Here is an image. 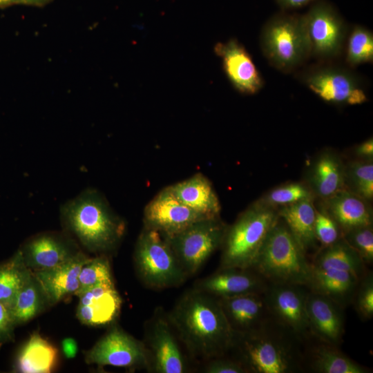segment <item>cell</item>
<instances>
[{
    "mask_svg": "<svg viewBox=\"0 0 373 373\" xmlns=\"http://www.w3.org/2000/svg\"><path fill=\"white\" fill-rule=\"evenodd\" d=\"M166 314L191 357L205 361L229 352L233 332L218 298L192 287Z\"/></svg>",
    "mask_w": 373,
    "mask_h": 373,
    "instance_id": "6da1fadb",
    "label": "cell"
},
{
    "mask_svg": "<svg viewBox=\"0 0 373 373\" xmlns=\"http://www.w3.org/2000/svg\"><path fill=\"white\" fill-rule=\"evenodd\" d=\"M65 230L90 252L106 255L119 245L126 222L97 189L88 188L60 207Z\"/></svg>",
    "mask_w": 373,
    "mask_h": 373,
    "instance_id": "7a4b0ae2",
    "label": "cell"
},
{
    "mask_svg": "<svg viewBox=\"0 0 373 373\" xmlns=\"http://www.w3.org/2000/svg\"><path fill=\"white\" fill-rule=\"evenodd\" d=\"M270 321L249 332H233L229 352L247 373L297 372L300 370L298 354L284 335L271 330Z\"/></svg>",
    "mask_w": 373,
    "mask_h": 373,
    "instance_id": "3957f363",
    "label": "cell"
},
{
    "mask_svg": "<svg viewBox=\"0 0 373 373\" xmlns=\"http://www.w3.org/2000/svg\"><path fill=\"white\" fill-rule=\"evenodd\" d=\"M279 218L277 209L260 200L227 226L219 268H251L269 231Z\"/></svg>",
    "mask_w": 373,
    "mask_h": 373,
    "instance_id": "277c9868",
    "label": "cell"
},
{
    "mask_svg": "<svg viewBox=\"0 0 373 373\" xmlns=\"http://www.w3.org/2000/svg\"><path fill=\"white\" fill-rule=\"evenodd\" d=\"M268 283L308 287L311 263L283 220L278 218L267 235L251 267Z\"/></svg>",
    "mask_w": 373,
    "mask_h": 373,
    "instance_id": "5b68a950",
    "label": "cell"
},
{
    "mask_svg": "<svg viewBox=\"0 0 373 373\" xmlns=\"http://www.w3.org/2000/svg\"><path fill=\"white\" fill-rule=\"evenodd\" d=\"M260 44L269 64L285 73L310 58L302 15L285 12L274 15L262 29Z\"/></svg>",
    "mask_w": 373,
    "mask_h": 373,
    "instance_id": "8992f818",
    "label": "cell"
},
{
    "mask_svg": "<svg viewBox=\"0 0 373 373\" xmlns=\"http://www.w3.org/2000/svg\"><path fill=\"white\" fill-rule=\"evenodd\" d=\"M133 260L138 278L148 288L178 287L188 278L164 237L144 227L135 243Z\"/></svg>",
    "mask_w": 373,
    "mask_h": 373,
    "instance_id": "52a82bcc",
    "label": "cell"
},
{
    "mask_svg": "<svg viewBox=\"0 0 373 373\" xmlns=\"http://www.w3.org/2000/svg\"><path fill=\"white\" fill-rule=\"evenodd\" d=\"M227 226L220 217L198 220L164 238L188 277L196 274L223 242Z\"/></svg>",
    "mask_w": 373,
    "mask_h": 373,
    "instance_id": "ba28073f",
    "label": "cell"
},
{
    "mask_svg": "<svg viewBox=\"0 0 373 373\" xmlns=\"http://www.w3.org/2000/svg\"><path fill=\"white\" fill-rule=\"evenodd\" d=\"M302 17L310 57L329 61L339 57L345 47L347 28L337 10L330 3L318 0Z\"/></svg>",
    "mask_w": 373,
    "mask_h": 373,
    "instance_id": "9c48e42d",
    "label": "cell"
},
{
    "mask_svg": "<svg viewBox=\"0 0 373 373\" xmlns=\"http://www.w3.org/2000/svg\"><path fill=\"white\" fill-rule=\"evenodd\" d=\"M150 360V371L155 373H184L188 371L181 342L167 314L155 309L144 325V341Z\"/></svg>",
    "mask_w": 373,
    "mask_h": 373,
    "instance_id": "30bf717a",
    "label": "cell"
},
{
    "mask_svg": "<svg viewBox=\"0 0 373 373\" xmlns=\"http://www.w3.org/2000/svg\"><path fill=\"white\" fill-rule=\"evenodd\" d=\"M300 79L323 100L336 104L356 105L367 99L359 78L350 70L331 65L308 68Z\"/></svg>",
    "mask_w": 373,
    "mask_h": 373,
    "instance_id": "8fae6325",
    "label": "cell"
},
{
    "mask_svg": "<svg viewBox=\"0 0 373 373\" xmlns=\"http://www.w3.org/2000/svg\"><path fill=\"white\" fill-rule=\"evenodd\" d=\"M88 364L150 371L149 356L143 341L118 327L110 329L85 354Z\"/></svg>",
    "mask_w": 373,
    "mask_h": 373,
    "instance_id": "7c38bea8",
    "label": "cell"
},
{
    "mask_svg": "<svg viewBox=\"0 0 373 373\" xmlns=\"http://www.w3.org/2000/svg\"><path fill=\"white\" fill-rule=\"evenodd\" d=\"M307 289L300 285L269 283L263 293L271 317L298 340L311 334L306 311Z\"/></svg>",
    "mask_w": 373,
    "mask_h": 373,
    "instance_id": "4fadbf2b",
    "label": "cell"
},
{
    "mask_svg": "<svg viewBox=\"0 0 373 373\" xmlns=\"http://www.w3.org/2000/svg\"><path fill=\"white\" fill-rule=\"evenodd\" d=\"M203 218H207L180 201L168 186L145 206L143 227L155 230L165 237L178 233Z\"/></svg>",
    "mask_w": 373,
    "mask_h": 373,
    "instance_id": "5bb4252c",
    "label": "cell"
},
{
    "mask_svg": "<svg viewBox=\"0 0 373 373\" xmlns=\"http://www.w3.org/2000/svg\"><path fill=\"white\" fill-rule=\"evenodd\" d=\"M19 249L32 272L52 268L81 251L71 237L56 232L39 233L30 238Z\"/></svg>",
    "mask_w": 373,
    "mask_h": 373,
    "instance_id": "9a60e30c",
    "label": "cell"
},
{
    "mask_svg": "<svg viewBox=\"0 0 373 373\" xmlns=\"http://www.w3.org/2000/svg\"><path fill=\"white\" fill-rule=\"evenodd\" d=\"M269 283L251 268H218L204 278L196 280L193 287L217 298L248 294H262Z\"/></svg>",
    "mask_w": 373,
    "mask_h": 373,
    "instance_id": "2e32d148",
    "label": "cell"
},
{
    "mask_svg": "<svg viewBox=\"0 0 373 373\" xmlns=\"http://www.w3.org/2000/svg\"><path fill=\"white\" fill-rule=\"evenodd\" d=\"M215 53L222 59L224 73L236 90L245 95H254L263 86V79L250 55L236 39L219 42Z\"/></svg>",
    "mask_w": 373,
    "mask_h": 373,
    "instance_id": "e0dca14e",
    "label": "cell"
},
{
    "mask_svg": "<svg viewBox=\"0 0 373 373\" xmlns=\"http://www.w3.org/2000/svg\"><path fill=\"white\" fill-rule=\"evenodd\" d=\"M343 308L327 296L309 289L306 311L311 334L323 343L337 347L344 333Z\"/></svg>",
    "mask_w": 373,
    "mask_h": 373,
    "instance_id": "ac0fdd59",
    "label": "cell"
},
{
    "mask_svg": "<svg viewBox=\"0 0 373 373\" xmlns=\"http://www.w3.org/2000/svg\"><path fill=\"white\" fill-rule=\"evenodd\" d=\"M79 303L76 316L84 325L105 326L118 316L122 298L114 283L93 287L77 296Z\"/></svg>",
    "mask_w": 373,
    "mask_h": 373,
    "instance_id": "d6986e66",
    "label": "cell"
},
{
    "mask_svg": "<svg viewBox=\"0 0 373 373\" xmlns=\"http://www.w3.org/2000/svg\"><path fill=\"white\" fill-rule=\"evenodd\" d=\"M218 299L233 332H249L261 327L271 320L263 293Z\"/></svg>",
    "mask_w": 373,
    "mask_h": 373,
    "instance_id": "ffe728a7",
    "label": "cell"
},
{
    "mask_svg": "<svg viewBox=\"0 0 373 373\" xmlns=\"http://www.w3.org/2000/svg\"><path fill=\"white\" fill-rule=\"evenodd\" d=\"M89 259L80 251L71 258L52 268L32 272L41 284L50 305L75 295L79 288L80 270Z\"/></svg>",
    "mask_w": 373,
    "mask_h": 373,
    "instance_id": "44dd1931",
    "label": "cell"
},
{
    "mask_svg": "<svg viewBox=\"0 0 373 373\" xmlns=\"http://www.w3.org/2000/svg\"><path fill=\"white\" fill-rule=\"evenodd\" d=\"M323 201L322 209L336 222L342 234L352 229L372 225V210L367 200L347 189Z\"/></svg>",
    "mask_w": 373,
    "mask_h": 373,
    "instance_id": "7402d4cb",
    "label": "cell"
},
{
    "mask_svg": "<svg viewBox=\"0 0 373 373\" xmlns=\"http://www.w3.org/2000/svg\"><path fill=\"white\" fill-rule=\"evenodd\" d=\"M176 198L195 212L207 217H220L221 204L211 182L202 173L169 186Z\"/></svg>",
    "mask_w": 373,
    "mask_h": 373,
    "instance_id": "603a6c76",
    "label": "cell"
},
{
    "mask_svg": "<svg viewBox=\"0 0 373 373\" xmlns=\"http://www.w3.org/2000/svg\"><path fill=\"white\" fill-rule=\"evenodd\" d=\"M345 165L335 153L325 151L312 164L307 174L308 186L323 200L345 189Z\"/></svg>",
    "mask_w": 373,
    "mask_h": 373,
    "instance_id": "cb8c5ba5",
    "label": "cell"
},
{
    "mask_svg": "<svg viewBox=\"0 0 373 373\" xmlns=\"http://www.w3.org/2000/svg\"><path fill=\"white\" fill-rule=\"evenodd\" d=\"M361 279L353 272L343 269L312 267L311 281L307 288L327 296L344 307L352 302Z\"/></svg>",
    "mask_w": 373,
    "mask_h": 373,
    "instance_id": "d4e9b609",
    "label": "cell"
},
{
    "mask_svg": "<svg viewBox=\"0 0 373 373\" xmlns=\"http://www.w3.org/2000/svg\"><path fill=\"white\" fill-rule=\"evenodd\" d=\"M278 213L302 249L307 251L316 247L315 220L316 209L314 198L305 199L277 209Z\"/></svg>",
    "mask_w": 373,
    "mask_h": 373,
    "instance_id": "484cf974",
    "label": "cell"
},
{
    "mask_svg": "<svg viewBox=\"0 0 373 373\" xmlns=\"http://www.w3.org/2000/svg\"><path fill=\"white\" fill-rule=\"evenodd\" d=\"M57 361V347L38 332H34L19 350L14 369L20 373H49Z\"/></svg>",
    "mask_w": 373,
    "mask_h": 373,
    "instance_id": "4316f807",
    "label": "cell"
},
{
    "mask_svg": "<svg viewBox=\"0 0 373 373\" xmlns=\"http://www.w3.org/2000/svg\"><path fill=\"white\" fill-rule=\"evenodd\" d=\"M310 263L313 268L347 270L361 278L366 274L365 262L343 238L329 246L321 247Z\"/></svg>",
    "mask_w": 373,
    "mask_h": 373,
    "instance_id": "83f0119b",
    "label": "cell"
},
{
    "mask_svg": "<svg viewBox=\"0 0 373 373\" xmlns=\"http://www.w3.org/2000/svg\"><path fill=\"white\" fill-rule=\"evenodd\" d=\"M50 305L37 278L32 273L16 295L10 310L16 326L23 324Z\"/></svg>",
    "mask_w": 373,
    "mask_h": 373,
    "instance_id": "f1b7e54d",
    "label": "cell"
},
{
    "mask_svg": "<svg viewBox=\"0 0 373 373\" xmlns=\"http://www.w3.org/2000/svg\"><path fill=\"white\" fill-rule=\"evenodd\" d=\"M32 273L25 263L20 249L0 263V302L10 309L16 295Z\"/></svg>",
    "mask_w": 373,
    "mask_h": 373,
    "instance_id": "f546056e",
    "label": "cell"
},
{
    "mask_svg": "<svg viewBox=\"0 0 373 373\" xmlns=\"http://www.w3.org/2000/svg\"><path fill=\"white\" fill-rule=\"evenodd\" d=\"M311 367L319 373H366L367 368L355 362L336 346L323 343L312 354Z\"/></svg>",
    "mask_w": 373,
    "mask_h": 373,
    "instance_id": "4dcf8cb0",
    "label": "cell"
},
{
    "mask_svg": "<svg viewBox=\"0 0 373 373\" xmlns=\"http://www.w3.org/2000/svg\"><path fill=\"white\" fill-rule=\"evenodd\" d=\"M345 189L363 199L373 198L372 160L353 161L345 165Z\"/></svg>",
    "mask_w": 373,
    "mask_h": 373,
    "instance_id": "1f68e13d",
    "label": "cell"
},
{
    "mask_svg": "<svg viewBox=\"0 0 373 373\" xmlns=\"http://www.w3.org/2000/svg\"><path fill=\"white\" fill-rule=\"evenodd\" d=\"M345 60L351 67L372 62L373 35L366 28L355 26L347 41Z\"/></svg>",
    "mask_w": 373,
    "mask_h": 373,
    "instance_id": "d6a6232c",
    "label": "cell"
},
{
    "mask_svg": "<svg viewBox=\"0 0 373 373\" xmlns=\"http://www.w3.org/2000/svg\"><path fill=\"white\" fill-rule=\"evenodd\" d=\"M77 296L87 289L104 283H114L109 260L106 255L90 258L82 267L79 276Z\"/></svg>",
    "mask_w": 373,
    "mask_h": 373,
    "instance_id": "836d02e7",
    "label": "cell"
},
{
    "mask_svg": "<svg viewBox=\"0 0 373 373\" xmlns=\"http://www.w3.org/2000/svg\"><path fill=\"white\" fill-rule=\"evenodd\" d=\"M315 196L307 185L300 182L285 184L271 189L259 199L264 204L278 209Z\"/></svg>",
    "mask_w": 373,
    "mask_h": 373,
    "instance_id": "e575fe53",
    "label": "cell"
},
{
    "mask_svg": "<svg viewBox=\"0 0 373 373\" xmlns=\"http://www.w3.org/2000/svg\"><path fill=\"white\" fill-rule=\"evenodd\" d=\"M342 238L359 255L365 264L372 263V225L357 227L347 231L342 234Z\"/></svg>",
    "mask_w": 373,
    "mask_h": 373,
    "instance_id": "d590c367",
    "label": "cell"
},
{
    "mask_svg": "<svg viewBox=\"0 0 373 373\" xmlns=\"http://www.w3.org/2000/svg\"><path fill=\"white\" fill-rule=\"evenodd\" d=\"M352 302L358 316L363 320H369L373 316V275L372 272H366L360 280Z\"/></svg>",
    "mask_w": 373,
    "mask_h": 373,
    "instance_id": "8d00e7d4",
    "label": "cell"
},
{
    "mask_svg": "<svg viewBox=\"0 0 373 373\" xmlns=\"http://www.w3.org/2000/svg\"><path fill=\"white\" fill-rule=\"evenodd\" d=\"M315 235L321 247L329 246L342 238V232L336 222L322 208L316 211Z\"/></svg>",
    "mask_w": 373,
    "mask_h": 373,
    "instance_id": "74e56055",
    "label": "cell"
},
{
    "mask_svg": "<svg viewBox=\"0 0 373 373\" xmlns=\"http://www.w3.org/2000/svg\"><path fill=\"white\" fill-rule=\"evenodd\" d=\"M227 355L204 361L202 372L205 373H247L238 361L232 356L228 357Z\"/></svg>",
    "mask_w": 373,
    "mask_h": 373,
    "instance_id": "f35d334b",
    "label": "cell"
},
{
    "mask_svg": "<svg viewBox=\"0 0 373 373\" xmlns=\"http://www.w3.org/2000/svg\"><path fill=\"white\" fill-rule=\"evenodd\" d=\"M15 327L10 309L0 302V347L13 341Z\"/></svg>",
    "mask_w": 373,
    "mask_h": 373,
    "instance_id": "ab89813d",
    "label": "cell"
},
{
    "mask_svg": "<svg viewBox=\"0 0 373 373\" xmlns=\"http://www.w3.org/2000/svg\"><path fill=\"white\" fill-rule=\"evenodd\" d=\"M356 154L365 160H372L373 157V139L372 137L364 141L357 146L355 149Z\"/></svg>",
    "mask_w": 373,
    "mask_h": 373,
    "instance_id": "60d3db41",
    "label": "cell"
},
{
    "mask_svg": "<svg viewBox=\"0 0 373 373\" xmlns=\"http://www.w3.org/2000/svg\"><path fill=\"white\" fill-rule=\"evenodd\" d=\"M277 5L283 10H294L305 7L318 0H275Z\"/></svg>",
    "mask_w": 373,
    "mask_h": 373,
    "instance_id": "b9f144b4",
    "label": "cell"
},
{
    "mask_svg": "<svg viewBox=\"0 0 373 373\" xmlns=\"http://www.w3.org/2000/svg\"><path fill=\"white\" fill-rule=\"evenodd\" d=\"M61 349L66 358L68 359L73 358L77 353V343L71 337L65 338L61 341Z\"/></svg>",
    "mask_w": 373,
    "mask_h": 373,
    "instance_id": "7bdbcfd3",
    "label": "cell"
},
{
    "mask_svg": "<svg viewBox=\"0 0 373 373\" xmlns=\"http://www.w3.org/2000/svg\"><path fill=\"white\" fill-rule=\"evenodd\" d=\"M24 4L25 0H0V8H5L14 5Z\"/></svg>",
    "mask_w": 373,
    "mask_h": 373,
    "instance_id": "ee69618b",
    "label": "cell"
},
{
    "mask_svg": "<svg viewBox=\"0 0 373 373\" xmlns=\"http://www.w3.org/2000/svg\"><path fill=\"white\" fill-rule=\"evenodd\" d=\"M52 1V0H25V5L42 7L49 3Z\"/></svg>",
    "mask_w": 373,
    "mask_h": 373,
    "instance_id": "f6af8a7d",
    "label": "cell"
}]
</instances>
